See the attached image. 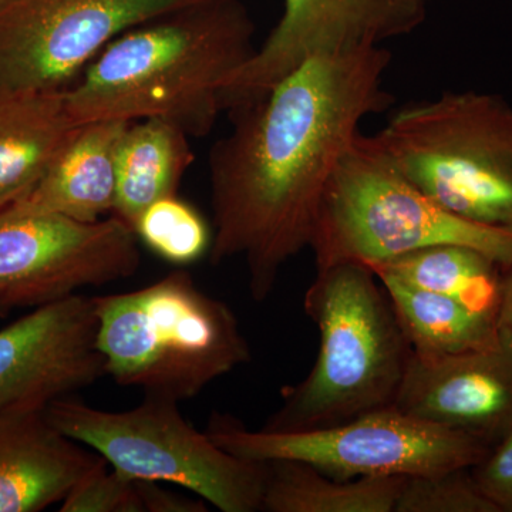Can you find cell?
Returning a JSON list of instances; mask_svg holds the SVG:
<instances>
[{"mask_svg":"<svg viewBox=\"0 0 512 512\" xmlns=\"http://www.w3.org/2000/svg\"><path fill=\"white\" fill-rule=\"evenodd\" d=\"M384 46L312 56L268 92L227 111L210 153L211 262L241 258L255 302L311 247L323 194L360 124L392 104Z\"/></svg>","mask_w":512,"mask_h":512,"instance_id":"1","label":"cell"},{"mask_svg":"<svg viewBox=\"0 0 512 512\" xmlns=\"http://www.w3.org/2000/svg\"><path fill=\"white\" fill-rule=\"evenodd\" d=\"M241 0H200L116 37L64 90L77 124L161 119L205 137L225 113V90L255 55Z\"/></svg>","mask_w":512,"mask_h":512,"instance_id":"2","label":"cell"},{"mask_svg":"<svg viewBox=\"0 0 512 512\" xmlns=\"http://www.w3.org/2000/svg\"><path fill=\"white\" fill-rule=\"evenodd\" d=\"M303 299L319 352L301 382L281 390L265 431L328 429L396 404L413 350L389 296L365 264L316 269Z\"/></svg>","mask_w":512,"mask_h":512,"instance_id":"3","label":"cell"},{"mask_svg":"<svg viewBox=\"0 0 512 512\" xmlns=\"http://www.w3.org/2000/svg\"><path fill=\"white\" fill-rule=\"evenodd\" d=\"M106 376L146 396L183 402L251 360L227 303L177 271L131 292L94 296Z\"/></svg>","mask_w":512,"mask_h":512,"instance_id":"4","label":"cell"},{"mask_svg":"<svg viewBox=\"0 0 512 512\" xmlns=\"http://www.w3.org/2000/svg\"><path fill=\"white\" fill-rule=\"evenodd\" d=\"M461 245L512 264V232L485 227L447 211L424 194L387 156L375 136L360 131L340 158L320 202L311 241L316 269Z\"/></svg>","mask_w":512,"mask_h":512,"instance_id":"5","label":"cell"},{"mask_svg":"<svg viewBox=\"0 0 512 512\" xmlns=\"http://www.w3.org/2000/svg\"><path fill=\"white\" fill-rule=\"evenodd\" d=\"M375 137L441 207L512 232V104L503 96L463 90L410 101Z\"/></svg>","mask_w":512,"mask_h":512,"instance_id":"6","label":"cell"},{"mask_svg":"<svg viewBox=\"0 0 512 512\" xmlns=\"http://www.w3.org/2000/svg\"><path fill=\"white\" fill-rule=\"evenodd\" d=\"M46 413L124 476L180 485L222 512L261 511L265 463L225 451L192 427L174 400L146 396L134 409L109 412L63 397Z\"/></svg>","mask_w":512,"mask_h":512,"instance_id":"7","label":"cell"},{"mask_svg":"<svg viewBox=\"0 0 512 512\" xmlns=\"http://www.w3.org/2000/svg\"><path fill=\"white\" fill-rule=\"evenodd\" d=\"M208 436L228 453L256 463L293 460L338 480L412 477L473 468L491 448L477 437L402 412L396 406L328 429L249 430L229 414H212Z\"/></svg>","mask_w":512,"mask_h":512,"instance_id":"8","label":"cell"},{"mask_svg":"<svg viewBox=\"0 0 512 512\" xmlns=\"http://www.w3.org/2000/svg\"><path fill=\"white\" fill-rule=\"evenodd\" d=\"M140 262L137 235L114 215L79 222L18 207L0 211V313L123 281Z\"/></svg>","mask_w":512,"mask_h":512,"instance_id":"9","label":"cell"},{"mask_svg":"<svg viewBox=\"0 0 512 512\" xmlns=\"http://www.w3.org/2000/svg\"><path fill=\"white\" fill-rule=\"evenodd\" d=\"M200 0H15L0 10V93L69 89L127 30Z\"/></svg>","mask_w":512,"mask_h":512,"instance_id":"10","label":"cell"},{"mask_svg":"<svg viewBox=\"0 0 512 512\" xmlns=\"http://www.w3.org/2000/svg\"><path fill=\"white\" fill-rule=\"evenodd\" d=\"M431 0H284V12L225 90V113L312 56L383 46L426 22Z\"/></svg>","mask_w":512,"mask_h":512,"instance_id":"11","label":"cell"},{"mask_svg":"<svg viewBox=\"0 0 512 512\" xmlns=\"http://www.w3.org/2000/svg\"><path fill=\"white\" fill-rule=\"evenodd\" d=\"M94 296L47 303L0 330V412L46 409L106 376Z\"/></svg>","mask_w":512,"mask_h":512,"instance_id":"12","label":"cell"},{"mask_svg":"<svg viewBox=\"0 0 512 512\" xmlns=\"http://www.w3.org/2000/svg\"><path fill=\"white\" fill-rule=\"evenodd\" d=\"M394 406L494 447L512 429V336L501 329L488 348L431 360L413 355Z\"/></svg>","mask_w":512,"mask_h":512,"instance_id":"13","label":"cell"},{"mask_svg":"<svg viewBox=\"0 0 512 512\" xmlns=\"http://www.w3.org/2000/svg\"><path fill=\"white\" fill-rule=\"evenodd\" d=\"M103 457L57 429L46 409L0 412V512L60 504Z\"/></svg>","mask_w":512,"mask_h":512,"instance_id":"14","label":"cell"},{"mask_svg":"<svg viewBox=\"0 0 512 512\" xmlns=\"http://www.w3.org/2000/svg\"><path fill=\"white\" fill-rule=\"evenodd\" d=\"M130 121L79 124L42 180L10 207L96 222L116 202V153Z\"/></svg>","mask_w":512,"mask_h":512,"instance_id":"15","label":"cell"},{"mask_svg":"<svg viewBox=\"0 0 512 512\" xmlns=\"http://www.w3.org/2000/svg\"><path fill=\"white\" fill-rule=\"evenodd\" d=\"M77 126L64 90L0 93V211L35 188Z\"/></svg>","mask_w":512,"mask_h":512,"instance_id":"16","label":"cell"},{"mask_svg":"<svg viewBox=\"0 0 512 512\" xmlns=\"http://www.w3.org/2000/svg\"><path fill=\"white\" fill-rule=\"evenodd\" d=\"M188 138L170 121H131L117 147L116 202L111 215L134 231L151 204L177 195L194 161Z\"/></svg>","mask_w":512,"mask_h":512,"instance_id":"17","label":"cell"},{"mask_svg":"<svg viewBox=\"0 0 512 512\" xmlns=\"http://www.w3.org/2000/svg\"><path fill=\"white\" fill-rule=\"evenodd\" d=\"M373 272L389 296L413 355L419 359L460 355L488 348L500 339L497 320L478 315L447 296L417 288L387 272Z\"/></svg>","mask_w":512,"mask_h":512,"instance_id":"18","label":"cell"},{"mask_svg":"<svg viewBox=\"0 0 512 512\" xmlns=\"http://www.w3.org/2000/svg\"><path fill=\"white\" fill-rule=\"evenodd\" d=\"M403 477L338 480L293 460L265 463L261 511L394 512Z\"/></svg>","mask_w":512,"mask_h":512,"instance_id":"19","label":"cell"},{"mask_svg":"<svg viewBox=\"0 0 512 512\" xmlns=\"http://www.w3.org/2000/svg\"><path fill=\"white\" fill-rule=\"evenodd\" d=\"M369 268L387 272L417 288L440 293L498 322L504 266L477 249L437 245Z\"/></svg>","mask_w":512,"mask_h":512,"instance_id":"20","label":"cell"},{"mask_svg":"<svg viewBox=\"0 0 512 512\" xmlns=\"http://www.w3.org/2000/svg\"><path fill=\"white\" fill-rule=\"evenodd\" d=\"M134 234L154 254L174 265H190L211 249L210 227L178 194L151 204L138 218Z\"/></svg>","mask_w":512,"mask_h":512,"instance_id":"21","label":"cell"},{"mask_svg":"<svg viewBox=\"0 0 512 512\" xmlns=\"http://www.w3.org/2000/svg\"><path fill=\"white\" fill-rule=\"evenodd\" d=\"M394 512H498L474 480L471 468L403 477Z\"/></svg>","mask_w":512,"mask_h":512,"instance_id":"22","label":"cell"},{"mask_svg":"<svg viewBox=\"0 0 512 512\" xmlns=\"http://www.w3.org/2000/svg\"><path fill=\"white\" fill-rule=\"evenodd\" d=\"M60 512H144L137 478L124 476L106 460L79 481L60 503Z\"/></svg>","mask_w":512,"mask_h":512,"instance_id":"23","label":"cell"},{"mask_svg":"<svg viewBox=\"0 0 512 512\" xmlns=\"http://www.w3.org/2000/svg\"><path fill=\"white\" fill-rule=\"evenodd\" d=\"M471 473L498 512H512V429L471 468Z\"/></svg>","mask_w":512,"mask_h":512,"instance_id":"24","label":"cell"},{"mask_svg":"<svg viewBox=\"0 0 512 512\" xmlns=\"http://www.w3.org/2000/svg\"><path fill=\"white\" fill-rule=\"evenodd\" d=\"M138 493L144 512H205V504L200 500L178 495L173 491L165 490L161 483L156 481L138 480Z\"/></svg>","mask_w":512,"mask_h":512,"instance_id":"25","label":"cell"},{"mask_svg":"<svg viewBox=\"0 0 512 512\" xmlns=\"http://www.w3.org/2000/svg\"><path fill=\"white\" fill-rule=\"evenodd\" d=\"M498 326L512 336V264L504 268Z\"/></svg>","mask_w":512,"mask_h":512,"instance_id":"26","label":"cell"},{"mask_svg":"<svg viewBox=\"0 0 512 512\" xmlns=\"http://www.w3.org/2000/svg\"><path fill=\"white\" fill-rule=\"evenodd\" d=\"M12 2H15V0H0V10L6 8V6L10 5Z\"/></svg>","mask_w":512,"mask_h":512,"instance_id":"27","label":"cell"}]
</instances>
